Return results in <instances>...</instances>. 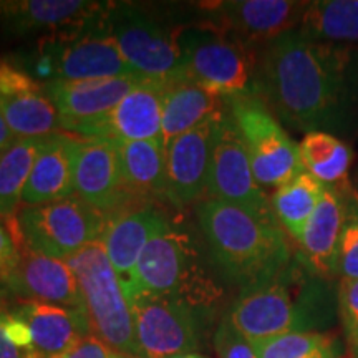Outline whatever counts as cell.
<instances>
[{
    "label": "cell",
    "instance_id": "39",
    "mask_svg": "<svg viewBox=\"0 0 358 358\" xmlns=\"http://www.w3.org/2000/svg\"><path fill=\"white\" fill-rule=\"evenodd\" d=\"M3 310H0V358H27V353L13 345L3 329Z\"/></svg>",
    "mask_w": 358,
    "mask_h": 358
},
{
    "label": "cell",
    "instance_id": "19",
    "mask_svg": "<svg viewBox=\"0 0 358 358\" xmlns=\"http://www.w3.org/2000/svg\"><path fill=\"white\" fill-rule=\"evenodd\" d=\"M17 248L19 262L6 280L13 292L32 302L82 308L77 279L69 262L34 252L24 244Z\"/></svg>",
    "mask_w": 358,
    "mask_h": 358
},
{
    "label": "cell",
    "instance_id": "16",
    "mask_svg": "<svg viewBox=\"0 0 358 358\" xmlns=\"http://www.w3.org/2000/svg\"><path fill=\"white\" fill-rule=\"evenodd\" d=\"M140 80L133 75L82 82L50 80L43 85L60 116L62 131L78 136L85 127L108 115Z\"/></svg>",
    "mask_w": 358,
    "mask_h": 358
},
{
    "label": "cell",
    "instance_id": "13",
    "mask_svg": "<svg viewBox=\"0 0 358 358\" xmlns=\"http://www.w3.org/2000/svg\"><path fill=\"white\" fill-rule=\"evenodd\" d=\"M308 2L297 0H229L206 3L213 20L237 38L261 48L280 35L299 29Z\"/></svg>",
    "mask_w": 358,
    "mask_h": 358
},
{
    "label": "cell",
    "instance_id": "43",
    "mask_svg": "<svg viewBox=\"0 0 358 358\" xmlns=\"http://www.w3.org/2000/svg\"><path fill=\"white\" fill-rule=\"evenodd\" d=\"M353 358H358V352H355V353H353V355H352Z\"/></svg>",
    "mask_w": 358,
    "mask_h": 358
},
{
    "label": "cell",
    "instance_id": "31",
    "mask_svg": "<svg viewBox=\"0 0 358 358\" xmlns=\"http://www.w3.org/2000/svg\"><path fill=\"white\" fill-rule=\"evenodd\" d=\"M252 343L259 358H345V345L334 332H292Z\"/></svg>",
    "mask_w": 358,
    "mask_h": 358
},
{
    "label": "cell",
    "instance_id": "38",
    "mask_svg": "<svg viewBox=\"0 0 358 358\" xmlns=\"http://www.w3.org/2000/svg\"><path fill=\"white\" fill-rule=\"evenodd\" d=\"M19 262V248L10 231L0 222V282H6Z\"/></svg>",
    "mask_w": 358,
    "mask_h": 358
},
{
    "label": "cell",
    "instance_id": "40",
    "mask_svg": "<svg viewBox=\"0 0 358 358\" xmlns=\"http://www.w3.org/2000/svg\"><path fill=\"white\" fill-rule=\"evenodd\" d=\"M15 140L17 138L13 136V133L10 131V128H8L6 118H3L2 111H0V153L6 151Z\"/></svg>",
    "mask_w": 358,
    "mask_h": 358
},
{
    "label": "cell",
    "instance_id": "10",
    "mask_svg": "<svg viewBox=\"0 0 358 358\" xmlns=\"http://www.w3.org/2000/svg\"><path fill=\"white\" fill-rule=\"evenodd\" d=\"M261 186L279 187L303 171L299 145L259 96L227 100Z\"/></svg>",
    "mask_w": 358,
    "mask_h": 358
},
{
    "label": "cell",
    "instance_id": "22",
    "mask_svg": "<svg viewBox=\"0 0 358 358\" xmlns=\"http://www.w3.org/2000/svg\"><path fill=\"white\" fill-rule=\"evenodd\" d=\"M13 312L32 332V350L27 355L34 358L60 357L92 332L82 308L27 301Z\"/></svg>",
    "mask_w": 358,
    "mask_h": 358
},
{
    "label": "cell",
    "instance_id": "42",
    "mask_svg": "<svg viewBox=\"0 0 358 358\" xmlns=\"http://www.w3.org/2000/svg\"><path fill=\"white\" fill-rule=\"evenodd\" d=\"M113 358H140V357H133V355H123V353H116V352H115Z\"/></svg>",
    "mask_w": 358,
    "mask_h": 358
},
{
    "label": "cell",
    "instance_id": "41",
    "mask_svg": "<svg viewBox=\"0 0 358 358\" xmlns=\"http://www.w3.org/2000/svg\"><path fill=\"white\" fill-rule=\"evenodd\" d=\"M173 358H206V357L201 355V353H198V352H192V353H185V355H178Z\"/></svg>",
    "mask_w": 358,
    "mask_h": 358
},
{
    "label": "cell",
    "instance_id": "36",
    "mask_svg": "<svg viewBox=\"0 0 358 358\" xmlns=\"http://www.w3.org/2000/svg\"><path fill=\"white\" fill-rule=\"evenodd\" d=\"M115 352L100 337L90 332L57 358H113Z\"/></svg>",
    "mask_w": 358,
    "mask_h": 358
},
{
    "label": "cell",
    "instance_id": "15",
    "mask_svg": "<svg viewBox=\"0 0 358 358\" xmlns=\"http://www.w3.org/2000/svg\"><path fill=\"white\" fill-rule=\"evenodd\" d=\"M73 194L108 217L133 208L124 191L118 150L113 140L78 136Z\"/></svg>",
    "mask_w": 358,
    "mask_h": 358
},
{
    "label": "cell",
    "instance_id": "4",
    "mask_svg": "<svg viewBox=\"0 0 358 358\" xmlns=\"http://www.w3.org/2000/svg\"><path fill=\"white\" fill-rule=\"evenodd\" d=\"M123 289L128 301L136 295H155L186 303L194 310L209 308L221 297L194 237L173 222L146 244Z\"/></svg>",
    "mask_w": 358,
    "mask_h": 358
},
{
    "label": "cell",
    "instance_id": "18",
    "mask_svg": "<svg viewBox=\"0 0 358 358\" xmlns=\"http://www.w3.org/2000/svg\"><path fill=\"white\" fill-rule=\"evenodd\" d=\"M169 222L156 204H138L108 217L100 241L123 287L131 279L146 244Z\"/></svg>",
    "mask_w": 358,
    "mask_h": 358
},
{
    "label": "cell",
    "instance_id": "3",
    "mask_svg": "<svg viewBox=\"0 0 358 358\" xmlns=\"http://www.w3.org/2000/svg\"><path fill=\"white\" fill-rule=\"evenodd\" d=\"M198 221L214 266L243 289L279 274L294 259L277 219L208 198L198 204Z\"/></svg>",
    "mask_w": 358,
    "mask_h": 358
},
{
    "label": "cell",
    "instance_id": "27",
    "mask_svg": "<svg viewBox=\"0 0 358 358\" xmlns=\"http://www.w3.org/2000/svg\"><path fill=\"white\" fill-rule=\"evenodd\" d=\"M299 30L317 42L358 47V0L308 2Z\"/></svg>",
    "mask_w": 358,
    "mask_h": 358
},
{
    "label": "cell",
    "instance_id": "33",
    "mask_svg": "<svg viewBox=\"0 0 358 358\" xmlns=\"http://www.w3.org/2000/svg\"><path fill=\"white\" fill-rule=\"evenodd\" d=\"M337 312L350 353L358 352V279L340 280L337 289Z\"/></svg>",
    "mask_w": 358,
    "mask_h": 358
},
{
    "label": "cell",
    "instance_id": "9",
    "mask_svg": "<svg viewBox=\"0 0 358 358\" xmlns=\"http://www.w3.org/2000/svg\"><path fill=\"white\" fill-rule=\"evenodd\" d=\"M105 20L136 77L168 82L182 75L179 25H169L131 2H108Z\"/></svg>",
    "mask_w": 358,
    "mask_h": 358
},
{
    "label": "cell",
    "instance_id": "5",
    "mask_svg": "<svg viewBox=\"0 0 358 358\" xmlns=\"http://www.w3.org/2000/svg\"><path fill=\"white\" fill-rule=\"evenodd\" d=\"M182 75L224 98L259 96V48L209 19L179 25Z\"/></svg>",
    "mask_w": 358,
    "mask_h": 358
},
{
    "label": "cell",
    "instance_id": "11",
    "mask_svg": "<svg viewBox=\"0 0 358 358\" xmlns=\"http://www.w3.org/2000/svg\"><path fill=\"white\" fill-rule=\"evenodd\" d=\"M208 198L239 206L257 216L275 219L271 198L254 176L248 148L229 110L217 124L209 169Z\"/></svg>",
    "mask_w": 358,
    "mask_h": 358
},
{
    "label": "cell",
    "instance_id": "2",
    "mask_svg": "<svg viewBox=\"0 0 358 358\" xmlns=\"http://www.w3.org/2000/svg\"><path fill=\"white\" fill-rule=\"evenodd\" d=\"M335 313L330 280L294 257L279 274L243 289L227 317L245 338L261 342L292 332H324Z\"/></svg>",
    "mask_w": 358,
    "mask_h": 358
},
{
    "label": "cell",
    "instance_id": "21",
    "mask_svg": "<svg viewBox=\"0 0 358 358\" xmlns=\"http://www.w3.org/2000/svg\"><path fill=\"white\" fill-rule=\"evenodd\" d=\"M347 214V191L343 186H327L324 198L308 219L299 239L302 262L324 279L337 275L338 243Z\"/></svg>",
    "mask_w": 358,
    "mask_h": 358
},
{
    "label": "cell",
    "instance_id": "34",
    "mask_svg": "<svg viewBox=\"0 0 358 358\" xmlns=\"http://www.w3.org/2000/svg\"><path fill=\"white\" fill-rule=\"evenodd\" d=\"M214 350L217 358H259L256 347L224 317L214 334Z\"/></svg>",
    "mask_w": 358,
    "mask_h": 358
},
{
    "label": "cell",
    "instance_id": "32",
    "mask_svg": "<svg viewBox=\"0 0 358 358\" xmlns=\"http://www.w3.org/2000/svg\"><path fill=\"white\" fill-rule=\"evenodd\" d=\"M347 214L338 243L337 275L340 280L358 279V196L347 191Z\"/></svg>",
    "mask_w": 358,
    "mask_h": 358
},
{
    "label": "cell",
    "instance_id": "14",
    "mask_svg": "<svg viewBox=\"0 0 358 358\" xmlns=\"http://www.w3.org/2000/svg\"><path fill=\"white\" fill-rule=\"evenodd\" d=\"M224 115L179 134L166 146V199L176 208L208 199L213 146Z\"/></svg>",
    "mask_w": 358,
    "mask_h": 358
},
{
    "label": "cell",
    "instance_id": "30",
    "mask_svg": "<svg viewBox=\"0 0 358 358\" xmlns=\"http://www.w3.org/2000/svg\"><path fill=\"white\" fill-rule=\"evenodd\" d=\"M0 111L15 138H45L62 133L60 116L45 90L0 98Z\"/></svg>",
    "mask_w": 358,
    "mask_h": 358
},
{
    "label": "cell",
    "instance_id": "12",
    "mask_svg": "<svg viewBox=\"0 0 358 358\" xmlns=\"http://www.w3.org/2000/svg\"><path fill=\"white\" fill-rule=\"evenodd\" d=\"M134 335L145 358H173L199 347L196 310L186 303L155 295L129 299Z\"/></svg>",
    "mask_w": 358,
    "mask_h": 358
},
{
    "label": "cell",
    "instance_id": "7",
    "mask_svg": "<svg viewBox=\"0 0 358 358\" xmlns=\"http://www.w3.org/2000/svg\"><path fill=\"white\" fill-rule=\"evenodd\" d=\"M105 10L75 29L40 40L35 73L65 82L133 77L106 25Z\"/></svg>",
    "mask_w": 358,
    "mask_h": 358
},
{
    "label": "cell",
    "instance_id": "35",
    "mask_svg": "<svg viewBox=\"0 0 358 358\" xmlns=\"http://www.w3.org/2000/svg\"><path fill=\"white\" fill-rule=\"evenodd\" d=\"M45 90V85L37 82L32 75L19 66L0 62V98H12Z\"/></svg>",
    "mask_w": 358,
    "mask_h": 358
},
{
    "label": "cell",
    "instance_id": "44",
    "mask_svg": "<svg viewBox=\"0 0 358 358\" xmlns=\"http://www.w3.org/2000/svg\"><path fill=\"white\" fill-rule=\"evenodd\" d=\"M27 358H34V357H30V355H27Z\"/></svg>",
    "mask_w": 358,
    "mask_h": 358
},
{
    "label": "cell",
    "instance_id": "1",
    "mask_svg": "<svg viewBox=\"0 0 358 358\" xmlns=\"http://www.w3.org/2000/svg\"><path fill=\"white\" fill-rule=\"evenodd\" d=\"M259 98L297 131H343L358 101V48L295 29L259 48Z\"/></svg>",
    "mask_w": 358,
    "mask_h": 358
},
{
    "label": "cell",
    "instance_id": "6",
    "mask_svg": "<svg viewBox=\"0 0 358 358\" xmlns=\"http://www.w3.org/2000/svg\"><path fill=\"white\" fill-rule=\"evenodd\" d=\"M66 262L77 279L82 310L92 332L113 352L140 357L131 307L101 241L88 244Z\"/></svg>",
    "mask_w": 358,
    "mask_h": 358
},
{
    "label": "cell",
    "instance_id": "28",
    "mask_svg": "<svg viewBox=\"0 0 358 358\" xmlns=\"http://www.w3.org/2000/svg\"><path fill=\"white\" fill-rule=\"evenodd\" d=\"M303 171L322 185L340 187L347 181L353 153L345 141L332 133L312 131L299 143Z\"/></svg>",
    "mask_w": 358,
    "mask_h": 358
},
{
    "label": "cell",
    "instance_id": "20",
    "mask_svg": "<svg viewBox=\"0 0 358 358\" xmlns=\"http://www.w3.org/2000/svg\"><path fill=\"white\" fill-rule=\"evenodd\" d=\"M106 6L87 0H0V25L10 34L48 37L95 19Z\"/></svg>",
    "mask_w": 358,
    "mask_h": 358
},
{
    "label": "cell",
    "instance_id": "8",
    "mask_svg": "<svg viewBox=\"0 0 358 358\" xmlns=\"http://www.w3.org/2000/svg\"><path fill=\"white\" fill-rule=\"evenodd\" d=\"M12 221L10 234L17 244L66 261L101 239L108 216L71 194L55 203L24 206Z\"/></svg>",
    "mask_w": 358,
    "mask_h": 358
},
{
    "label": "cell",
    "instance_id": "29",
    "mask_svg": "<svg viewBox=\"0 0 358 358\" xmlns=\"http://www.w3.org/2000/svg\"><path fill=\"white\" fill-rule=\"evenodd\" d=\"M45 138H17L6 151L0 153V216L2 217L12 219L19 213L22 196Z\"/></svg>",
    "mask_w": 358,
    "mask_h": 358
},
{
    "label": "cell",
    "instance_id": "25",
    "mask_svg": "<svg viewBox=\"0 0 358 358\" xmlns=\"http://www.w3.org/2000/svg\"><path fill=\"white\" fill-rule=\"evenodd\" d=\"M118 150L123 186L131 206L166 198V146L161 140H113Z\"/></svg>",
    "mask_w": 358,
    "mask_h": 358
},
{
    "label": "cell",
    "instance_id": "24",
    "mask_svg": "<svg viewBox=\"0 0 358 358\" xmlns=\"http://www.w3.org/2000/svg\"><path fill=\"white\" fill-rule=\"evenodd\" d=\"M229 108L227 98L213 90L179 75L164 82L163 124L161 138L168 146L179 134L191 131L199 124L221 116Z\"/></svg>",
    "mask_w": 358,
    "mask_h": 358
},
{
    "label": "cell",
    "instance_id": "26",
    "mask_svg": "<svg viewBox=\"0 0 358 358\" xmlns=\"http://www.w3.org/2000/svg\"><path fill=\"white\" fill-rule=\"evenodd\" d=\"M325 187L319 179L307 171H302L285 185L275 187V192L271 198L272 211L282 229L297 243L302 237L308 219L324 198Z\"/></svg>",
    "mask_w": 358,
    "mask_h": 358
},
{
    "label": "cell",
    "instance_id": "23",
    "mask_svg": "<svg viewBox=\"0 0 358 358\" xmlns=\"http://www.w3.org/2000/svg\"><path fill=\"white\" fill-rule=\"evenodd\" d=\"M77 145L78 136L65 131L45 138L22 196V204L42 206L73 194Z\"/></svg>",
    "mask_w": 358,
    "mask_h": 358
},
{
    "label": "cell",
    "instance_id": "37",
    "mask_svg": "<svg viewBox=\"0 0 358 358\" xmlns=\"http://www.w3.org/2000/svg\"><path fill=\"white\" fill-rule=\"evenodd\" d=\"M3 329H6L7 337L12 340L13 345H17L25 353L32 350V332H30L25 320L20 319L15 312L3 313Z\"/></svg>",
    "mask_w": 358,
    "mask_h": 358
},
{
    "label": "cell",
    "instance_id": "17",
    "mask_svg": "<svg viewBox=\"0 0 358 358\" xmlns=\"http://www.w3.org/2000/svg\"><path fill=\"white\" fill-rule=\"evenodd\" d=\"M163 98L164 82L141 78L108 115L85 127L78 136L124 141H163Z\"/></svg>",
    "mask_w": 358,
    "mask_h": 358
}]
</instances>
